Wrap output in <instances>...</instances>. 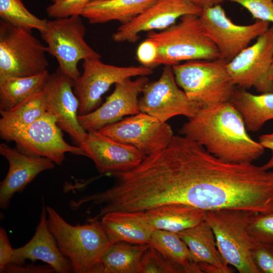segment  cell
Listing matches in <instances>:
<instances>
[{
    "instance_id": "cell-14",
    "label": "cell",
    "mask_w": 273,
    "mask_h": 273,
    "mask_svg": "<svg viewBox=\"0 0 273 273\" xmlns=\"http://www.w3.org/2000/svg\"><path fill=\"white\" fill-rule=\"evenodd\" d=\"M43 92L48 112L57 126L69 135L75 146H80L87 131L79 123V101L73 91V80L57 71L49 73Z\"/></svg>"
},
{
    "instance_id": "cell-9",
    "label": "cell",
    "mask_w": 273,
    "mask_h": 273,
    "mask_svg": "<svg viewBox=\"0 0 273 273\" xmlns=\"http://www.w3.org/2000/svg\"><path fill=\"white\" fill-rule=\"evenodd\" d=\"M83 73L73 80V91L79 101L78 115L98 108L102 96L113 84L135 76H146L153 69L139 66H117L105 64L100 58L83 60Z\"/></svg>"
},
{
    "instance_id": "cell-30",
    "label": "cell",
    "mask_w": 273,
    "mask_h": 273,
    "mask_svg": "<svg viewBox=\"0 0 273 273\" xmlns=\"http://www.w3.org/2000/svg\"><path fill=\"white\" fill-rule=\"evenodd\" d=\"M247 230L254 240L273 243V211L252 213Z\"/></svg>"
},
{
    "instance_id": "cell-5",
    "label": "cell",
    "mask_w": 273,
    "mask_h": 273,
    "mask_svg": "<svg viewBox=\"0 0 273 273\" xmlns=\"http://www.w3.org/2000/svg\"><path fill=\"white\" fill-rule=\"evenodd\" d=\"M252 213L232 209L205 211L204 219L213 231L222 259L240 273H260L252 259V238L247 230Z\"/></svg>"
},
{
    "instance_id": "cell-29",
    "label": "cell",
    "mask_w": 273,
    "mask_h": 273,
    "mask_svg": "<svg viewBox=\"0 0 273 273\" xmlns=\"http://www.w3.org/2000/svg\"><path fill=\"white\" fill-rule=\"evenodd\" d=\"M1 20L15 27L31 31H43L47 20L40 19L31 13L22 0H0Z\"/></svg>"
},
{
    "instance_id": "cell-7",
    "label": "cell",
    "mask_w": 273,
    "mask_h": 273,
    "mask_svg": "<svg viewBox=\"0 0 273 273\" xmlns=\"http://www.w3.org/2000/svg\"><path fill=\"white\" fill-rule=\"evenodd\" d=\"M55 118L49 112L32 123L23 126L0 122V136L13 141L17 148L25 154L48 158L60 165L66 153L85 156L80 146H72L64 139Z\"/></svg>"
},
{
    "instance_id": "cell-42",
    "label": "cell",
    "mask_w": 273,
    "mask_h": 273,
    "mask_svg": "<svg viewBox=\"0 0 273 273\" xmlns=\"http://www.w3.org/2000/svg\"><path fill=\"white\" fill-rule=\"evenodd\" d=\"M52 3H54L55 2H56L57 0H51Z\"/></svg>"
},
{
    "instance_id": "cell-40",
    "label": "cell",
    "mask_w": 273,
    "mask_h": 273,
    "mask_svg": "<svg viewBox=\"0 0 273 273\" xmlns=\"http://www.w3.org/2000/svg\"><path fill=\"white\" fill-rule=\"evenodd\" d=\"M262 166L266 170L273 169V151H272L271 156L269 160Z\"/></svg>"
},
{
    "instance_id": "cell-6",
    "label": "cell",
    "mask_w": 273,
    "mask_h": 273,
    "mask_svg": "<svg viewBox=\"0 0 273 273\" xmlns=\"http://www.w3.org/2000/svg\"><path fill=\"white\" fill-rule=\"evenodd\" d=\"M81 16L47 20L46 29L40 32L47 46V53L58 63L57 71L72 80L80 75L78 63L81 60L100 58L101 55L85 41L86 28Z\"/></svg>"
},
{
    "instance_id": "cell-38",
    "label": "cell",
    "mask_w": 273,
    "mask_h": 273,
    "mask_svg": "<svg viewBox=\"0 0 273 273\" xmlns=\"http://www.w3.org/2000/svg\"><path fill=\"white\" fill-rule=\"evenodd\" d=\"M259 142L264 148L273 151V132L260 135Z\"/></svg>"
},
{
    "instance_id": "cell-33",
    "label": "cell",
    "mask_w": 273,
    "mask_h": 273,
    "mask_svg": "<svg viewBox=\"0 0 273 273\" xmlns=\"http://www.w3.org/2000/svg\"><path fill=\"white\" fill-rule=\"evenodd\" d=\"M252 259L260 273H273V243H265L252 239Z\"/></svg>"
},
{
    "instance_id": "cell-11",
    "label": "cell",
    "mask_w": 273,
    "mask_h": 273,
    "mask_svg": "<svg viewBox=\"0 0 273 273\" xmlns=\"http://www.w3.org/2000/svg\"><path fill=\"white\" fill-rule=\"evenodd\" d=\"M273 56V25L226 64L236 85L254 88L260 94L273 93L269 72Z\"/></svg>"
},
{
    "instance_id": "cell-32",
    "label": "cell",
    "mask_w": 273,
    "mask_h": 273,
    "mask_svg": "<svg viewBox=\"0 0 273 273\" xmlns=\"http://www.w3.org/2000/svg\"><path fill=\"white\" fill-rule=\"evenodd\" d=\"M92 1L57 0L46 8V12L52 19L81 16L83 9Z\"/></svg>"
},
{
    "instance_id": "cell-26",
    "label": "cell",
    "mask_w": 273,
    "mask_h": 273,
    "mask_svg": "<svg viewBox=\"0 0 273 273\" xmlns=\"http://www.w3.org/2000/svg\"><path fill=\"white\" fill-rule=\"evenodd\" d=\"M48 73L47 71L32 76L0 77V111H9L30 96L42 91Z\"/></svg>"
},
{
    "instance_id": "cell-13",
    "label": "cell",
    "mask_w": 273,
    "mask_h": 273,
    "mask_svg": "<svg viewBox=\"0 0 273 273\" xmlns=\"http://www.w3.org/2000/svg\"><path fill=\"white\" fill-rule=\"evenodd\" d=\"M172 66H165L159 78L148 82L139 100L140 111L152 116L162 122L171 117L184 115L194 117L200 108L190 101L185 92L179 88Z\"/></svg>"
},
{
    "instance_id": "cell-10",
    "label": "cell",
    "mask_w": 273,
    "mask_h": 273,
    "mask_svg": "<svg viewBox=\"0 0 273 273\" xmlns=\"http://www.w3.org/2000/svg\"><path fill=\"white\" fill-rule=\"evenodd\" d=\"M202 25L217 48L219 59L229 62L270 27L267 21L255 20L249 25H238L229 18L220 4L202 9Z\"/></svg>"
},
{
    "instance_id": "cell-12",
    "label": "cell",
    "mask_w": 273,
    "mask_h": 273,
    "mask_svg": "<svg viewBox=\"0 0 273 273\" xmlns=\"http://www.w3.org/2000/svg\"><path fill=\"white\" fill-rule=\"evenodd\" d=\"M98 131L115 141L134 146L145 157L166 147L173 136L168 123L141 112Z\"/></svg>"
},
{
    "instance_id": "cell-36",
    "label": "cell",
    "mask_w": 273,
    "mask_h": 273,
    "mask_svg": "<svg viewBox=\"0 0 273 273\" xmlns=\"http://www.w3.org/2000/svg\"><path fill=\"white\" fill-rule=\"evenodd\" d=\"M14 250L11 246L6 230L0 227V271L11 262Z\"/></svg>"
},
{
    "instance_id": "cell-17",
    "label": "cell",
    "mask_w": 273,
    "mask_h": 273,
    "mask_svg": "<svg viewBox=\"0 0 273 273\" xmlns=\"http://www.w3.org/2000/svg\"><path fill=\"white\" fill-rule=\"evenodd\" d=\"M80 147L101 173L111 174L130 170L145 157L134 146L115 141L98 131H87Z\"/></svg>"
},
{
    "instance_id": "cell-41",
    "label": "cell",
    "mask_w": 273,
    "mask_h": 273,
    "mask_svg": "<svg viewBox=\"0 0 273 273\" xmlns=\"http://www.w3.org/2000/svg\"><path fill=\"white\" fill-rule=\"evenodd\" d=\"M269 76H270V78L273 81V56H272V62H271V65L270 72H269Z\"/></svg>"
},
{
    "instance_id": "cell-23",
    "label": "cell",
    "mask_w": 273,
    "mask_h": 273,
    "mask_svg": "<svg viewBox=\"0 0 273 273\" xmlns=\"http://www.w3.org/2000/svg\"><path fill=\"white\" fill-rule=\"evenodd\" d=\"M148 222L155 229L178 233L204 219L205 211L183 204H170L144 211Z\"/></svg>"
},
{
    "instance_id": "cell-20",
    "label": "cell",
    "mask_w": 273,
    "mask_h": 273,
    "mask_svg": "<svg viewBox=\"0 0 273 273\" xmlns=\"http://www.w3.org/2000/svg\"><path fill=\"white\" fill-rule=\"evenodd\" d=\"M177 234L188 246L193 260L198 264L202 272H233L222 259L213 231L205 219Z\"/></svg>"
},
{
    "instance_id": "cell-18",
    "label": "cell",
    "mask_w": 273,
    "mask_h": 273,
    "mask_svg": "<svg viewBox=\"0 0 273 273\" xmlns=\"http://www.w3.org/2000/svg\"><path fill=\"white\" fill-rule=\"evenodd\" d=\"M0 154L8 160L9 170L0 184V207L6 209L16 193L21 192L37 175L53 169L55 163L50 159L30 155L5 143L0 144Z\"/></svg>"
},
{
    "instance_id": "cell-8",
    "label": "cell",
    "mask_w": 273,
    "mask_h": 273,
    "mask_svg": "<svg viewBox=\"0 0 273 273\" xmlns=\"http://www.w3.org/2000/svg\"><path fill=\"white\" fill-rule=\"evenodd\" d=\"M47 47L31 31L0 21V77H27L48 71Z\"/></svg>"
},
{
    "instance_id": "cell-31",
    "label": "cell",
    "mask_w": 273,
    "mask_h": 273,
    "mask_svg": "<svg viewBox=\"0 0 273 273\" xmlns=\"http://www.w3.org/2000/svg\"><path fill=\"white\" fill-rule=\"evenodd\" d=\"M139 273H177L176 268L149 245L142 256Z\"/></svg>"
},
{
    "instance_id": "cell-2",
    "label": "cell",
    "mask_w": 273,
    "mask_h": 273,
    "mask_svg": "<svg viewBox=\"0 0 273 273\" xmlns=\"http://www.w3.org/2000/svg\"><path fill=\"white\" fill-rule=\"evenodd\" d=\"M49 228L75 273L103 272L102 258L111 243L100 220L72 225L46 206Z\"/></svg>"
},
{
    "instance_id": "cell-16",
    "label": "cell",
    "mask_w": 273,
    "mask_h": 273,
    "mask_svg": "<svg viewBox=\"0 0 273 273\" xmlns=\"http://www.w3.org/2000/svg\"><path fill=\"white\" fill-rule=\"evenodd\" d=\"M148 82L146 76H140L116 83L113 93L101 106L88 114L78 115L80 125L86 131H98L124 116L140 113L138 97Z\"/></svg>"
},
{
    "instance_id": "cell-39",
    "label": "cell",
    "mask_w": 273,
    "mask_h": 273,
    "mask_svg": "<svg viewBox=\"0 0 273 273\" xmlns=\"http://www.w3.org/2000/svg\"><path fill=\"white\" fill-rule=\"evenodd\" d=\"M202 9L216 5L220 4L224 0H190Z\"/></svg>"
},
{
    "instance_id": "cell-25",
    "label": "cell",
    "mask_w": 273,
    "mask_h": 273,
    "mask_svg": "<svg viewBox=\"0 0 273 273\" xmlns=\"http://www.w3.org/2000/svg\"><path fill=\"white\" fill-rule=\"evenodd\" d=\"M149 245L177 270V273H202L186 243L176 233L155 229Z\"/></svg>"
},
{
    "instance_id": "cell-21",
    "label": "cell",
    "mask_w": 273,
    "mask_h": 273,
    "mask_svg": "<svg viewBox=\"0 0 273 273\" xmlns=\"http://www.w3.org/2000/svg\"><path fill=\"white\" fill-rule=\"evenodd\" d=\"M100 221L111 244H149L155 230L146 219L144 211L110 212Z\"/></svg>"
},
{
    "instance_id": "cell-24",
    "label": "cell",
    "mask_w": 273,
    "mask_h": 273,
    "mask_svg": "<svg viewBox=\"0 0 273 273\" xmlns=\"http://www.w3.org/2000/svg\"><path fill=\"white\" fill-rule=\"evenodd\" d=\"M230 101L241 114L248 131H257L273 119V93L254 95L236 88Z\"/></svg>"
},
{
    "instance_id": "cell-3",
    "label": "cell",
    "mask_w": 273,
    "mask_h": 273,
    "mask_svg": "<svg viewBox=\"0 0 273 273\" xmlns=\"http://www.w3.org/2000/svg\"><path fill=\"white\" fill-rule=\"evenodd\" d=\"M147 37L154 41L157 46L155 67L219 58L217 48L206 33L197 15H184L178 22L164 30L149 31Z\"/></svg>"
},
{
    "instance_id": "cell-37",
    "label": "cell",
    "mask_w": 273,
    "mask_h": 273,
    "mask_svg": "<svg viewBox=\"0 0 273 273\" xmlns=\"http://www.w3.org/2000/svg\"><path fill=\"white\" fill-rule=\"evenodd\" d=\"M55 271L54 269L49 265H34L28 264L16 265L10 263L6 265L1 271V273H50Z\"/></svg>"
},
{
    "instance_id": "cell-15",
    "label": "cell",
    "mask_w": 273,
    "mask_h": 273,
    "mask_svg": "<svg viewBox=\"0 0 273 273\" xmlns=\"http://www.w3.org/2000/svg\"><path fill=\"white\" fill-rule=\"evenodd\" d=\"M202 11L190 0H158L130 22L121 24L112 38L117 42L134 43L142 32L164 30L183 16H199Z\"/></svg>"
},
{
    "instance_id": "cell-28",
    "label": "cell",
    "mask_w": 273,
    "mask_h": 273,
    "mask_svg": "<svg viewBox=\"0 0 273 273\" xmlns=\"http://www.w3.org/2000/svg\"><path fill=\"white\" fill-rule=\"evenodd\" d=\"M43 89L19 104L11 110L0 111V122L15 126H27L48 113Z\"/></svg>"
},
{
    "instance_id": "cell-35",
    "label": "cell",
    "mask_w": 273,
    "mask_h": 273,
    "mask_svg": "<svg viewBox=\"0 0 273 273\" xmlns=\"http://www.w3.org/2000/svg\"><path fill=\"white\" fill-rule=\"evenodd\" d=\"M158 52L156 43L152 39L146 38L138 46L136 59L141 65L153 69L155 67Z\"/></svg>"
},
{
    "instance_id": "cell-4",
    "label": "cell",
    "mask_w": 273,
    "mask_h": 273,
    "mask_svg": "<svg viewBox=\"0 0 273 273\" xmlns=\"http://www.w3.org/2000/svg\"><path fill=\"white\" fill-rule=\"evenodd\" d=\"M226 62L217 59L187 61L172 66L176 82L200 109L230 101L236 88Z\"/></svg>"
},
{
    "instance_id": "cell-27",
    "label": "cell",
    "mask_w": 273,
    "mask_h": 273,
    "mask_svg": "<svg viewBox=\"0 0 273 273\" xmlns=\"http://www.w3.org/2000/svg\"><path fill=\"white\" fill-rule=\"evenodd\" d=\"M149 244H111L104 255L103 273H139L140 261Z\"/></svg>"
},
{
    "instance_id": "cell-22",
    "label": "cell",
    "mask_w": 273,
    "mask_h": 273,
    "mask_svg": "<svg viewBox=\"0 0 273 273\" xmlns=\"http://www.w3.org/2000/svg\"><path fill=\"white\" fill-rule=\"evenodd\" d=\"M158 0H92L81 16L90 24L117 21L126 24L142 13Z\"/></svg>"
},
{
    "instance_id": "cell-34",
    "label": "cell",
    "mask_w": 273,
    "mask_h": 273,
    "mask_svg": "<svg viewBox=\"0 0 273 273\" xmlns=\"http://www.w3.org/2000/svg\"><path fill=\"white\" fill-rule=\"evenodd\" d=\"M245 8L255 20L273 23V0H225Z\"/></svg>"
},
{
    "instance_id": "cell-19",
    "label": "cell",
    "mask_w": 273,
    "mask_h": 273,
    "mask_svg": "<svg viewBox=\"0 0 273 273\" xmlns=\"http://www.w3.org/2000/svg\"><path fill=\"white\" fill-rule=\"evenodd\" d=\"M26 260H37L47 263L59 273L72 272L69 260L60 251L55 239L48 224L46 206L43 203L39 221L35 232L25 245L15 249L11 262L24 265Z\"/></svg>"
},
{
    "instance_id": "cell-1",
    "label": "cell",
    "mask_w": 273,
    "mask_h": 273,
    "mask_svg": "<svg viewBox=\"0 0 273 273\" xmlns=\"http://www.w3.org/2000/svg\"><path fill=\"white\" fill-rule=\"evenodd\" d=\"M247 131L241 114L229 101L200 109L179 133L223 161L252 163L263 155L265 148Z\"/></svg>"
}]
</instances>
